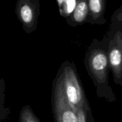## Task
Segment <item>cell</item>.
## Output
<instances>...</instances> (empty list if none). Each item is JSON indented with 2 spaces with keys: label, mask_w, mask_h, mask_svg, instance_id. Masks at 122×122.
Listing matches in <instances>:
<instances>
[{
  "label": "cell",
  "mask_w": 122,
  "mask_h": 122,
  "mask_svg": "<svg viewBox=\"0 0 122 122\" xmlns=\"http://www.w3.org/2000/svg\"><path fill=\"white\" fill-rule=\"evenodd\" d=\"M86 67L97 88L98 96L101 94L110 102L116 101V96L109 86V66L108 52L100 48H93L89 52L86 61Z\"/></svg>",
  "instance_id": "cell-1"
},
{
  "label": "cell",
  "mask_w": 122,
  "mask_h": 122,
  "mask_svg": "<svg viewBox=\"0 0 122 122\" xmlns=\"http://www.w3.org/2000/svg\"><path fill=\"white\" fill-rule=\"evenodd\" d=\"M122 25V24H121ZM114 36H116V39L118 41V43L120 44L121 46V48L122 50V30H118L116 32Z\"/></svg>",
  "instance_id": "cell-12"
},
{
  "label": "cell",
  "mask_w": 122,
  "mask_h": 122,
  "mask_svg": "<svg viewBox=\"0 0 122 122\" xmlns=\"http://www.w3.org/2000/svg\"><path fill=\"white\" fill-rule=\"evenodd\" d=\"M61 16L68 19L74 12L77 0H56Z\"/></svg>",
  "instance_id": "cell-8"
},
{
  "label": "cell",
  "mask_w": 122,
  "mask_h": 122,
  "mask_svg": "<svg viewBox=\"0 0 122 122\" xmlns=\"http://www.w3.org/2000/svg\"><path fill=\"white\" fill-rule=\"evenodd\" d=\"M89 16L88 0H77L76 6L72 14L67 19L68 25L72 26L86 23Z\"/></svg>",
  "instance_id": "cell-7"
},
{
  "label": "cell",
  "mask_w": 122,
  "mask_h": 122,
  "mask_svg": "<svg viewBox=\"0 0 122 122\" xmlns=\"http://www.w3.org/2000/svg\"><path fill=\"white\" fill-rule=\"evenodd\" d=\"M51 101L55 122H78L76 114L65 97L59 72L53 83Z\"/></svg>",
  "instance_id": "cell-3"
},
{
  "label": "cell",
  "mask_w": 122,
  "mask_h": 122,
  "mask_svg": "<svg viewBox=\"0 0 122 122\" xmlns=\"http://www.w3.org/2000/svg\"><path fill=\"white\" fill-rule=\"evenodd\" d=\"M16 13L26 33H32L38 25L40 14L39 0H17Z\"/></svg>",
  "instance_id": "cell-4"
},
{
  "label": "cell",
  "mask_w": 122,
  "mask_h": 122,
  "mask_svg": "<svg viewBox=\"0 0 122 122\" xmlns=\"http://www.w3.org/2000/svg\"><path fill=\"white\" fill-rule=\"evenodd\" d=\"M107 52L114 81L116 85L122 86V50L114 35L109 43Z\"/></svg>",
  "instance_id": "cell-5"
},
{
  "label": "cell",
  "mask_w": 122,
  "mask_h": 122,
  "mask_svg": "<svg viewBox=\"0 0 122 122\" xmlns=\"http://www.w3.org/2000/svg\"><path fill=\"white\" fill-rule=\"evenodd\" d=\"M58 72L66 98L75 112L78 107L87 101L76 67L73 63L66 61L62 64Z\"/></svg>",
  "instance_id": "cell-2"
},
{
  "label": "cell",
  "mask_w": 122,
  "mask_h": 122,
  "mask_svg": "<svg viewBox=\"0 0 122 122\" xmlns=\"http://www.w3.org/2000/svg\"><path fill=\"white\" fill-rule=\"evenodd\" d=\"M112 21L116 23L121 25L122 24V4L119 8L113 14L112 17Z\"/></svg>",
  "instance_id": "cell-11"
},
{
  "label": "cell",
  "mask_w": 122,
  "mask_h": 122,
  "mask_svg": "<svg viewBox=\"0 0 122 122\" xmlns=\"http://www.w3.org/2000/svg\"><path fill=\"white\" fill-rule=\"evenodd\" d=\"M19 122H41L35 115L31 107L28 105L22 108L19 116Z\"/></svg>",
  "instance_id": "cell-10"
},
{
  "label": "cell",
  "mask_w": 122,
  "mask_h": 122,
  "mask_svg": "<svg viewBox=\"0 0 122 122\" xmlns=\"http://www.w3.org/2000/svg\"><path fill=\"white\" fill-rule=\"evenodd\" d=\"M78 122H94L90 106L88 101L75 111Z\"/></svg>",
  "instance_id": "cell-9"
},
{
  "label": "cell",
  "mask_w": 122,
  "mask_h": 122,
  "mask_svg": "<svg viewBox=\"0 0 122 122\" xmlns=\"http://www.w3.org/2000/svg\"><path fill=\"white\" fill-rule=\"evenodd\" d=\"M106 5V0H88L89 16L86 23L95 25L105 23Z\"/></svg>",
  "instance_id": "cell-6"
}]
</instances>
